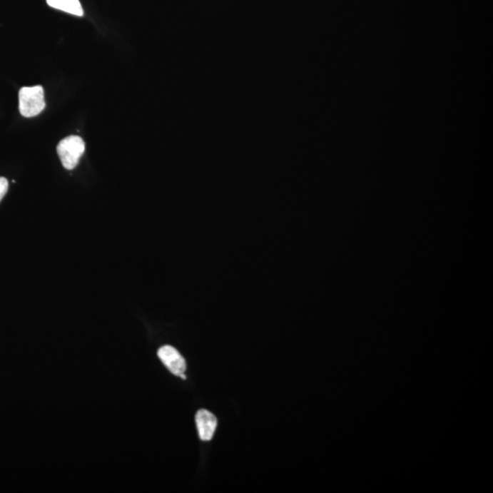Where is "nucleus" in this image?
<instances>
[{"mask_svg":"<svg viewBox=\"0 0 493 493\" xmlns=\"http://www.w3.org/2000/svg\"><path fill=\"white\" fill-rule=\"evenodd\" d=\"M19 103L21 116L28 118L38 116L46 106L44 88L40 86L21 88Z\"/></svg>","mask_w":493,"mask_h":493,"instance_id":"f257e3e1","label":"nucleus"},{"mask_svg":"<svg viewBox=\"0 0 493 493\" xmlns=\"http://www.w3.org/2000/svg\"><path fill=\"white\" fill-rule=\"evenodd\" d=\"M86 151V143L77 136H71L61 140L57 146L59 158L68 171H73L79 164L81 156Z\"/></svg>","mask_w":493,"mask_h":493,"instance_id":"f03ea898","label":"nucleus"},{"mask_svg":"<svg viewBox=\"0 0 493 493\" xmlns=\"http://www.w3.org/2000/svg\"><path fill=\"white\" fill-rule=\"evenodd\" d=\"M160 360L168 367L173 375L185 380V372L187 364L181 352L171 345H165L160 348L158 352Z\"/></svg>","mask_w":493,"mask_h":493,"instance_id":"7ed1b4c3","label":"nucleus"},{"mask_svg":"<svg viewBox=\"0 0 493 493\" xmlns=\"http://www.w3.org/2000/svg\"><path fill=\"white\" fill-rule=\"evenodd\" d=\"M199 437L203 442H210L218 426L217 417L207 410H200L195 415Z\"/></svg>","mask_w":493,"mask_h":493,"instance_id":"20e7f679","label":"nucleus"},{"mask_svg":"<svg viewBox=\"0 0 493 493\" xmlns=\"http://www.w3.org/2000/svg\"><path fill=\"white\" fill-rule=\"evenodd\" d=\"M47 4L59 11L81 17L84 11L79 0H47Z\"/></svg>","mask_w":493,"mask_h":493,"instance_id":"39448f33","label":"nucleus"},{"mask_svg":"<svg viewBox=\"0 0 493 493\" xmlns=\"http://www.w3.org/2000/svg\"><path fill=\"white\" fill-rule=\"evenodd\" d=\"M9 189V182L5 178H0V201L5 197Z\"/></svg>","mask_w":493,"mask_h":493,"instance_id":"423d86ee","label":"nucleus"}]
</instances>
